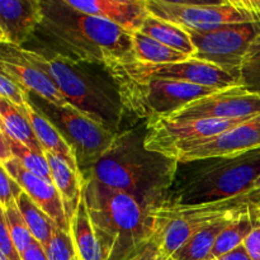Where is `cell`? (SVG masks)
Instances as JSON below:
<instances>
[{
  "mask_svg": "<svg viewBox=\"0 0 260 260\" xmlns=\"http://www.w3.org/2000/svg\"><path fill=\"white\" fill-rule=\"evenodd\" d=\"M177 169L178 161L145 147V129L132 128L118 132L101 160L81 174L127 193L154 211L167 203Z\"/></svg>",
  "mask_w": 260,
  "mask_h": 260,
  "instance_id": "cell-1",
  "label": "cell"
},
{
  "mask_svg": "<svg viewBox=\"0 0 260 260\" xmlns=\"http://www.w3.org/2000/svg\"><path fill=\"white\" fill-rule=\"evenodd\" d=\"M42 8L43 19L38 30L61 55L103 68L134 61L132 33L123 28L78 12L65 0H46Z\"/></svg>",
  "mask_w": 260,
  "mask_h": 260,
  "instance_id": "cell-2",
  "label": "cell"
},
{
  "mask_svg": "<svg viewBox=\"0 0 260 260\" xmlns=\"http://www.w3.org/2000/svg\"><path fill=\"white\" fill-rule=\"evenodd\" d=\"M83 194L94 233L109 260L131 258L154 235L152 211L127 193L88 177L84 178Z\"/></svg>",
  "mask_w": 260,
  "mask_h": 260,
  "instance_id": "cell-3",
  "label": "cell"
},
{
  "mask_svg": "<svg viewBox=\"0 0 260 260\" xmlns=\"http://www.w3.org/2000/svg\"><path fill=\"white\" fill-rule=\"evenodd\" d=\"M260 184V147L231 156L178 162L164 206H200L231 200Z\"/></svg>",
  "mask_w": 260,
  "mask_h": 260,
  "instance_id": "cell-4",
  "label": "cell"
},
{
  "mask_svg": "<svg viewBox=\"0 0 260 260\" xmlns=\"http://www.w3.org/2000/svg\"><path fill=\"white\" fill-rule=\"evenodd\" d=\"M19 52L53 81L70 106L118 134L124 111L114 83L58 52L45 55L24 47H19Z\"/></svg>",
  "mask_w": 260,
  "mask_h": 260,
  "instance_id": "cell-5",
  "label": "cell"
},
{
  "mask_svg": "<svg viewBox=\"0 0 260 260\" xmlns=\"http://www.w3.org/2000/svg\"><path fill=\"white\" fill-rule=\"evenodd\" d=\"M104 70L116 85L123 111L147 121L169 116L190 102L220 90L182 81L132 75L118 63L107 66Z\"/></svg>",
  "mask_w": 260,
  "mask_h": 260,
  "instance_id": "cell-6",
  "label": "cell"
},
{
  "mask_svg": "<svg viewBox=\"0 0 260 260\" xmlns=\"http://www.w3.org/2000/svg\"><path fill=\"white\" fill-rule=\"evenodd\" d=\"M146 8L154 17L184 29L200 32L243 23H260V0H226L218 3L146 0Z\"/></svg>",
  "mask_w": 260,
  "mask_h": 260,
  "instance_id": "cell-7",
  "label": "cell"
},
{
  "mask_svg": "<svg viewBox=\"0 0 260 260\" xmlns=\"http://www.w3.org/2000/svg\"><path fill=\"white\" fill-rule=\"evenodd\" d=\"M32 104L70 145L81 173L93 168L116 139V132L89 118L70 104L55 106L43 99L40 104L33 102Z\"/></svg>",
  "mask_w": 260,
  "mask_h": 260,
  "instance_id": "cell-8",
  "label": "cell"
},
{
  "mask_svg": "<svg viewBox=\"0 0 260 260\" xmlns=\"http://www.w3.org/2000/svg\"><path fill=\"white\" fill-rule=\"evenodd\" d=\"M196 48L192 58L228 71L241 81V65L249 48L260 35V23H243L200 32L187 29Z\"/></svg>",
  "mask_w": 260,
  "mask_h": 260,
  "instance_id": "cell-9",
  "label": "cell"
},
{
  "mask_svg": "<svg viewBox=\"0 0 260 260\" xmlns=\"http://www.w3.org/2000/svg\"><path fill=\"white\" fill-rule=\"evenodd\" d=\"M249 119L251 118L170 121L165 117H157L145 124V147L174 160L197 142L222 134Z\"/></svg>",
  "mask_w": 260,
  "mask_h": 260,
  "instance_id": "cell-10",
  "label": "cell"
},
{
  "mask_svg": "<svg viewBox=\"0 0 260 260\" xmlns=\"http://www.w3.org/2000/svg\"><path fill=\"white\" fill-rule=\"evenodd\" d=\"M256 116H260V94L251 93L241 85L196 99L165 118L170 121L245 119Z\"/></svg>",
  "mask_w": 260,
  "mask_h": 260,
  "instance_id": "cell-11",
  "label": "cell"
},
{
  "mask_svg": "<svg viewBox=\"0 0 260 260\" xmlns=\"http://www.w3.org/2000/svg\"><path fill=\"white\" fill-rule=\"evenodd\" d=\"M118 65L132 75L161 79V80L182 81V83L194 84L206 88L220 89V90L243 85L238 78L229 74L228 71L194 58H189L183 62L161 63V65L141 63L137 61H129L124 63L118 62Z\"/></svg>",
  "mask_w": 260,
  "mask_h": 260,
  "instance_id": "cell-12",
  "label": "cell"
},
{
  "mask_svg": "<svg viewBox=\"0 0 260 260\" xmlns=\"http://www.w3.org/2000/svg\"><path fill=\"white\" fill-rule=\"evenodd\" d=\"M260 147V116L254 117L228 131L197 142L175 157L178 162H189L212 157L231 156Z\"/></svg>",
  "mask_w": 260,
  "mask_h": 260,
  "instance_id": "cell-13",
  "label": "cell"
},
{
  "mask_svg": "<svg viewBox=\"0 0 260 260\" xmlns=\"http://www.w3.org/2000/svg\"><path fill=\"white\" fill-rule=\"evenodd\" d=\"M0 70L27 93L55 106L69 104L53 81L23 58L18 46L0 43Z\"/></svg>",
  "mask_w": 260,
  "mask_h": 260,
  "instance_id": "cell-14",
  "label": "cell"
},
{
  "mask_svg": "<svg viewBox=\"0 0 260 260\" xmlns=\"http://www.w3.org/2000/svg\"><path fill=\"white\" fill-rule=\"evenodd\" d=\"M8 174L19 184L23 192L56 223L60 229L70 233V225L66 220L63 211L62 201L56 189L53 182L38 175L33 174L29 170L23 168L17 159H10L3 164Z\"/></svg>",
  "mask_w": 260,
  "mask_h": 260,
  "instance_id": "cell-15",
  "label": "cell"
},
{
  "mask_svg": "<svg viewBox=\"0 0 260 260\" xmlns=\"http://www.w3.org/2000/svg\"><path fill=\"white\" fill-rule=\"evenodd\" d=\"M65 3L78 12L108 20L129 33L139 32L150 15L146 0H65Z\"/></svg>",
  "mask_w": 260,
  "mask_h": 260,
  "instance_id": "cell-16",
  "label": "cell"
},
{
  "mask_svg": "<svg viewBox=\"0 0 260 260\" xmlns=\"http://www.w3.org/2000/svg\"><path fill=\"white\" fill-rule=\"evenodd\" d=\"M42 19L41 0H0V28L12 45L23 47Z\"/></svg>",
  "mask_w": 260,
  "mask_h": 260,
  "instance_id": "cell-17",
  "label": "cell"
},
{
  "mask_svg": "<svg viewBox=\"0 0 260 260\" xmlns=\"http://www.w3.org/2000/svg\"><path fill=\"white\" fill-rule=\"evenodd\" d=\"M45 155L50 165L52 182L62 201L66 220L70 225V221L75 216L83 197V174L81 172L74 170L65 160L57 155L51 152H45Z\"/></svg>",
  "mask_w": 260,
  "mask_h": 260,
  "instance_id": "cell-18",
  "label": "cell"
},
{
  "mask_svg": "<svg viewBox=\"0 0 260 260\" xmlns=\"http://www.w3.org/2000/svg\"><path fill=\"white\" fill-rule=\"evenodd\" d=\"M20 109L27 117L28 122L33 129V134H35L37 141L40 142L43 152H51V154L57 155L61 159L65 160L74 170L80 172L71 146L61 136L57 128L33 106L32 102L29 101V95H28L24 107Z\"/></svg>",
  "mask_w": 260,
  "mask_h": 260,
  "instance_id": "cell-19",
  "label": "cell"
},
{
  "mask_svg": "<svg viewBox=\"0 0 260 260\" xmlns=\"http://www.w3.org/2000/svg\"><path fill=\"white\" fill-rule=\"evenodd\" d=\"M70 234L79 260H109L94 233L84 194L75 216L70 221Z\"/></svg>",
  "mask_w": 260,
  "mask_h": 260,
  "instance_id": "cell-20",
  "label": "cell"
},
{
  "mask_svg": "<svg viewBox=\"0 0 260 260\" xmlns=\"http://www.w3.org/2000/svg\"><path fill=\"white\" fill-rule=\"evenodd\" d=\"M139 32L168 46V47L173 48V50L185 53L190 58L193 57L196 52V48L187 29L154 17L151 14L145 19L144 24L141 25Z\"/></svg>",
  "mask_w": 260,
  "mask_h": 260,
  "instance_id": "cell-21",
  "label": "cell"
},
{
  "mask_svg": "<svg viewBox=\"0 0 260 260\" xmlns=\"http://www.w3.org/2000/svg\"><path fill=\"white\" fill-rule=\"evenodd\" d=\"M0 127L13 140L33 151L45 154L22 109L4 98H0Z\"/></svg>",
  "mask_w": 260,
  "mask_h": 260,
  "instance_id": "cell-22",
  "label": "cell"
},
{
  "mask_svg": "<svg viewBox=\"0 0 260 260\" xmlns=\"http://www.w3.org/2000/svg\"><path fill=\"white\" fill-rule=\"evenodd\" d=\"M234 217L236 216L220 218L201 229L169 260H207L217 236Z\"/></svg>",
  "mask_w": 260,
  "mask_h": 260,
  "instance_id": "cell-23",
  "label": "cell"
},
{
  "mask_svg": "<svg viewBox=\"0 0 260 260\" xmlns=\"http://www.w3.org/2000/svg\"><path fill=\"white\" fill-rule=\"evenodd\" d=\"M180 207H184L185 210L196 213H208V215H228V213L246 215L249 213L251 216H256L260 213V184L231 200L200 206H180Z\"/></svg>",
  "mask_w": 260,
  "mask_h": 260,
  "instance_id": "cell-24",
  "label": "cell"
},
{
  "mask_svg": "<svg viewBox=\"0 0 260 260\" xmlns=\"http://www.w3.org/2000/svg\"><path fill=\"white\" fill-rule=\"evenodd\" d=\"M132 46H134V61L141 63H161L183 62L189 60V56L185 53L175 51L141 32L132 33Z\"/></svg>",
  "mask_w": 260,
  "mask_h": 260,
  "instance_id": "cell-25",
  "label": "cell"
},
{
  "mask_svg": "<svg viewBox=\"0 0 260 260\" xmlns=\"http://www.w3.org/2000/svg\"><path fill=\"white\" fill-rule=\"evenodd\" d=\"M255 221L256 218L249 213L234 217L217 236L207 260L220 258L243 245L246 236L253 230Z\"/></svg>",
  "mask_w": 260,
  "mask_h": 260,
  "instance_id": "cell-26",
  "label": "cell"
},
{
  "mask_svg": "<svg viewBox=\"0 0 260 260\" xmlns=\"http://www.w3.org/2000/svg\"><path fill=\"white\" fill-rule=\"evenodd\" d=\"M15 203L33 238L45 246L57 225L24 192L18 196Z\"/></svg>",
  "mask_w": 260,
  "mask_h": 260,
  "instance_id": "cell-27",
  "label": "cell"
},
{
  "mask_svg": "<svg viewBox=\"0 0 260 260\" xmlns=\"http://www.w3.org/2000/svg\"><path fill=\"white\" fill-rule=\"evenodd\" d=\"M7 140H8V144H9L13 157L17 159L23 168L29 170V172L33 173V174L43 178V179H47L52 182V175H51L50 165H48V161L47 159H46L45 154L36 152L33 151V150L28 149L27 146H24V145L20 144V142L13 140L12 137H9L8 135H7Z\"/></svg>",
  "mask_w": 260,
  "mask_h": 260,
  "instance_id": "cell-28",
  "label": "cell"
},
{
  "mask_svg": "<svg viewBox=\"0 0 260 260\" xmlns=\"http://www.w3.org/2000/svg\"><path fill=\"white\" fill-rule=\"evenodd\" d=\"M241 84L251 93L260 94V35L244 57L241 65Z\"/></svg>",
  "mask_w": 260,
  "mask_h": 260,
  "instance_id": "cell-29",
  "label": "cell"
},
{
  "mask_svg": "<svg viewBox=\"0 0 260 260\" xmlns=\"http://www.w3.org/2000/svg\"><path fill=\"white\" fill-rule=\"evenodd\" d=\"M48 260H75L78 259L75 244L70 233L56 226L50 240L45 246Z\"/></svg>",
  "mask_w": 260,
  "mask_h": 260,
  "instance_id": "cell-30",
  "label": "cell"
},
{
  "mask_svg": "<svg viewBox=\"0 0 260 260\" xmlns=\"http://www.w3.org/2000/svg\"><path fill=\"white\" fill-rule=\"evenodd\" d=\"M5 212H7V220L8 226H9L10 236H12L13 243H14L15 248H17L18 253L20 255L29 246V244L32 243L35 238L30 234L22 213L18 210L17 203H13V205L8 206L5 208Z\"/></svg>",
  "mask_w": 260,
  "mask_h": 260,
  "instance_id": "cell-31",
  "label": "cell"
},
{
  "mask_svg": "<svg viewBox=\"0 0 260 260\" xmlns=\"http://www.w3.org/2000/svg\"><path fill=\"white\" fill-rule=\"evenodd\" d=\"M0 98L12 102L18 108H23L28 99V93L0 70Z\"/></svg>",
  "mask_w": 260,
  "mask_h": 260,
  "instance_id": "cell-32",
  "label": "cell"
},
{
  "mask_svg": "<svg viewBox=\"0 0 260 260\" xmlns=\"http://www.w3.org/2000/svg\"><path fill=\"white\" fill-rule=\"evenodd\" d=\"M22 192L19 184L8 174L3 164H0V206L7 208L15 203V200Z\"/></svg>",
  "mask_w": 260,
  "mask_h": 260,
  "instance_id": "cell-33",
  "label": "cell"
},
{
  "mask_svg": "<svg viewBox=\"0 0 260 260\" xmlns=\"http://www.w3.org/2000/svg\"><path fill=\"white\" fill-rule=\"evenodd\" d=\"M0 251L8 260H22L10 236L5 207L0 206Z\"/></svg>",
  "mask_w": 260,
  "mask_h": 260,
  "instance_id": "cell-34",
  "label": "cell"
},
{
  "mask_svg": "<svg viewBox=\"0 0 260 260\" xmlns=\"http://www.w3.org/2000/svg\"><path fill=\"white\" fill-rule=\"evenodd\" d=\"M256 218V217H255ZM244 249L251 260H260V220L256 218L255 225L243 243Z\"/></svg>",
  "mask_w": 260,
  "mask_h": 260,
  "instance_id": "cell-35",
  "label": "cell"
},
{
  "mask_svg": "<svg viewBox=\"0 0 260 260\" xmlns=\"http://www.w3.org/2000/svg\"><path fill=\"white\" fill-rule=\"evenodd\" d=\"M124 260H165L162 258L161 251L159 248V241H157L156 234L154 233L152 238L150 239L149 243L141 249L137 254L132 255L131 258Z\"/></svg>",
  "mask_w": 260,
  "mask_h": 260,
  "instance_id": "cell-36",
  "label": "cell"
},
{
  "mask_svg": "<svg viewBox=\"0 0 260 260\" xmlns=\"http://www.w3.org/2000/svg\"><path fill=\"white\" fill-rule=\"evenodd\" d=\"M20 259L22 260H48L46 255L45 248L40 241L33 239L32 243L29 244L27 249L20 254Z\"/></svg>",
  "mask_w": 260,
  "mask_h": 260,
  "instance_id": "cell-37",
  "label": "cell"
},
{
  "mask_svg": "<svg viewBox=\"0 0 260 260\" xmlns=\"http://www.w3.org/2000/svg\"><path fill=\"white\" fill-rule=\"evenodd\" d=\"M13 159L12 151H10L9 144H8L7 135L0 127V164H4L8 160Z\"/></svg>",
  "mask_w": 260,
  "mask_h": 260,
  "instance_id": "cell-38",
  "label": "cell"
},
{
  "mask_svg": "<svg viewBox=\"0 0 260 260\" xmlns=\"http://www.w3.org/2000/svg\"><path fill=\"white\" fill-rule=\"evenodd\" d=\"M213 260H251L249 258L248 253H246V250L244 249V246H239V248H236L235 250H233L231 253L226 254V255L223 256H220V258L217 259H213Z\"/></svg>",
  "mask_w": 260,
  "mask_h": 260,
  "instance_id": "cell-39",
  "label": "cell"
},
{
  "mask_svg": "<svg viewBox=\"0 0 260 260\" xmlns=\"http://www.w3.org/2000/svg\"><path fill=\"white\" fill-rule=\"evenodd\" d=\"M0 43H9L7 35H5V33L3 32L2 28H0Z\"/></svg>",
  "mask_w": 260,
  "mask_h": 260,
  "instance_id": "cell-40",
  "label": "cell"
},
{
  "mask_svg": "<svg viewBox=\"0 0 260 260\" xmlns=\"http://www.w3.org/2000/svg\"><path fill=\"white\" fill-rule=\"evenodd\" d=\"M0 260H8L7 258H5V255L2 253V251H0Z\"/></svg>",
  "mask_w": 260,
  "mask_h": 260,
  "instance_id": "cell-41",
  "label": "cell"
},
{
  "mask_svg": "<svg viewBox=\"0 0 260 260\" xmlns=\"http://www.w3.org/2000/svg\"><path fill=\"white\" fill-rule=\"evenodd\" d=\"M75 260H79V259H75Z\"/></svg>",
  "mask_w": 260,
  "mask_h": 260,
  "instance_id": "cell-42",
  "label": "cell"
}]
</instances>
